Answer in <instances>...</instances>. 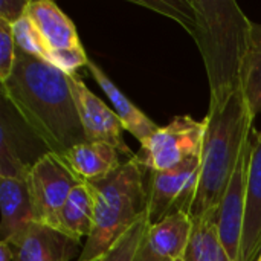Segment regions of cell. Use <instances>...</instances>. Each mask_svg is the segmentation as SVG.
Instances as JSON below:
<instances>
[{"label":"cell","instance_id":"5bb4252c","mask_svg":"<svg viewBox=\"0 0 261 261\" xmlns=\"http://www.w3.org/2000/svg\"><path fill=\"white\" fill-rule=\"evenodd\" d=\"M119 151L106 142H83L72 147L61 159L81 182H99L121 165Z\"/></svg>","mask_w":261,"mask_h":261},{"label":"cell","instance_id":"ffe728a7","mask_svg":"<svg viewBox=\"0 0 261 261\" xmlns=\"http://www.w3.org/2000/svg\"><path fill=\"white\" fill-rule=\"evenodd\" d=\"M139 6L153 9L158 14H162L174 21H177L188 34H191L194 23H196V14H194V8H193V2L188 0H154V2H133Z\"/></svg>","mask_w":261,"mask_h":261},{"label":"cell","instance_id":"277c9868","mask_svg":"<svg viewBox=\"0 0 261 261\" xmlns=\"http://www.w3.org/2000/svg\"><path fill=\"white\" fill-rule=\"evenodd\" d=\"M206 122L190 115L174 116L165 127H159L136 153L141 165L148 171H167L196 158H202Z\"/></svg>","mask_w":261,"mask_h":261},{"label":"cell","instance_id":"cb8c5ba5","mask_svg":"<svg viewBox=\"0 0 261 261\" xmlns=\"http://www.w3.org/2000/svg\"><path fill=\"white\" fill-rule=\"evenodd\" d=\"M29 0H2L0 2V20L8 21L9 24L15 23L26 14Z\"/></svg>","mask_w":261,"mask_h":261},{"label":"cell","instance_id":"d4e9b609","mask_svg":"<svg viewBox=\"0 0 261 261\" xmlns=\"http://www.w3.org/2000/svg\"><path fill=\"white\" fill-rule=\"evenodd\" d=\"M257 261H261V251L260 254H258V257H257Z\"/></svg>","mask_w":261,"mask_h":261},{"label":"cell","instance_id":"30bf717a","mask_svg":"<svg viewBox=\"0 0 261 261\" xmlns=\"http://www.w3.org/2000/svg\"><path fill=\"white\" fill-rule=\"evenodd\" d=\"M12 261H70L80 242L41 223H31L11 242Z\"/></svg>","mask_w":261,"mask_h":261},{"label":"cell","instance_id":"2e32d148","mask_svg":"<svg viewBox=\"0 0 261 261\" xmlns=\"http://www.w3.org/2000/svg\"><path fill=\"white\" fill-rule=\"evenodd\" d=\"M95 220V196L87 182H78L61 211L60 216V232L76 240H81L92 234Z\"/></svg>","mask_w":261,"mask_h":261},{"label":"cell","instance_id":"e0dca14e","mask_svg":"<svg viewBox=\"0 0 261 261\" xmlns=\"http://www.w3.org/2000/svg\"><path fill=\"white\" fill-rule=\"evenodd\" d=\"M193 231L184 261H234L225 249L216 219H191Z\"/></svg>","mask_w":261,"mask_h":261},{"label":"cell","instance_id":"603a6c76","mask_svg":"<svg viewBox=\"0 0 261 261\" xmlns=\"http://www.w3.org/2000/svg\"><path fill=\"white\" fill-rule=\"evenodd\" d=\"M246 93H248L251 110H252L254 116L257 118L258 115H261V46L257 50L254 63H252Z\"/></svg>","mask_w":261,"mask_h":261},{"label":"cell","instance_id":"ac0fdd59","mask_svg":"<svg viewBox=\"0 0 261 261\" xmlns=\"http://www.w3.org/2000/svg\"><path fill=\"white\" fill-rule=\"evenodd\" d=\"M147 213L113 245V248L104 255L87 261H136L138 251L141 248L142 239L148 229Z\"/></svg>","mask_w":261,"mask_h":261},{"label":"cell","instance_id":"4fadbf2b","mask_svg":"<svg viewBox=\"0 0 261 261\" xmlns=\"http://www.w3.org/2000/svg\"><path fill=\"white\" fill-rule=\"evenodd\" d=\"M261 251V132L255 133L252 142L249 174H248V202L242 240V261H257Z\"/></svg>","mask_w":261,"mask_h":261},{"label":"cell","instance_id":"52a82bcc","mask_svg":"<svg viewBox=\"0 0 261 261\" xmlns=\"http://www.w3.org/2000/svg\"><path fill=\"white\" fill-rule=\"evenodd\" d=\"M251 151L252 141L248 139L242 148L237 165L228 182L216 216V225L220 240L234 261H242V240L248 202V174Z\"/></svg>","mask_w":261,"mask_h":261},{"label":"cell","instance_id":"ba28073f","mask_svg":"<svg viewBox=\"0 0 261 261\" xmlns=\"http://www.w3.org/2000/svg\"><path fill=\"white\" fill-rule=\"evenodd\" d=\"M67 80L86 135V141L106 142L115 147L128 159L135 158V153L124 141V127L115 110H112L101 98H98L78 76V73L67 75Z\"/></svg>","mask_w":261,"mask_h":261},{"label":"cell","instance_id":"44dd1931","mask_svg":"<svg viewBox=\"0 0 261 261\" xmlns=\"http://www.w3.org/2000/svg\"><path fill=\"white\" fill-rule=\"evenodd\" d=\"M50 66L63 72L64 75H73L80 67H86L89 64V57L86 55L84 47L76 49H60V50H49L46 60Z\"/></svg>","mask_w":261,"mask_h":261},{"label":"cell","instance_id":"5b68a950","mask_svg":"<svg viewBox=\"0 0 261 261\" xmlns=\"http://www.w3.org/2000/svg\"><path fill=\"white\" fill-rule=\"evenodd\" d=\"M78 182L80 179L60 156L46 151L37 158L28 171V188L35 222L60 231L61 211Z\"/></svg>","mask_w":261,"mask_h":261},{"label":"cell","instance_id":"3957f363","mask_svg":"<svg viewBox=\"0 0 261 261\" xmlns=\"http://www.w3.org/2000/svg\"><path fill=\"white\" fill-rule=\"evenodd\" d=\"M145 168L136 154L109 177L99 182H87L95 196L93 229L86 240L78 260L98 258L147 213Z\"/></svg>","mask_w":261,"mask_h":261},{"label":"cell","instance_id":"d6986e66","mask_svg":"<svg viewBox=\"0 0 261 261\" xmlns=\"http://www.w3.org/2000/svg\"><path fill=\"white\" fill-rule=\"evenodd\" d=\"M11 28H12L15 46L20 52L31 55L34 58L43 60V61L46 60L49 49H47L41 34L38 32L37 26L26 14L21 18H18L15 23H12Z\"/></svg>","mask_w":261,"mask_h":261},{"label":"cell","instance_id":"7402d4cb","mask_svg":"<svg viewBox=\"0 0 261 261\" xmlns=\"http://www.w3.org/2000/svg\"><path fill=\"white\" fill-rule=\"evenodd\" d=\"M17 50L11 24L0 20V83L9 80L17 61Z\"/></svg>","mask_w":261,"mask_h":261},{"label":"cell","instance_id":"7c38bea8","mask_svg":"<svg viewBox=\"0 0 261 261\" xmlns=\"http://www.w3.org/2000/svg\"><path fill=\"white\" fill-rule=\"evenodd\" d=\"M26 15L34 21L49 50L83 47L73 21L50 0H29Z\"/></svg>","mask_w":261,"mask_h":261},{"label":"cell","instance_id":"9c48e42d","mask_svg":"<svg viewBox=\"0 0 261 261\" xmlns=\"http://www.w3.org/2000/svg\"><path fill=\"white\" fill-rule=\"evenodd\" d=\"M193 231L188 213L179 211L159 223L148 225L136 261H179L184 258Z\"/></svg>","mask_w":261,"mask_h":261},{"label":"cell","instance_id":"9a60e30c","mask_svg":"<svg viewBox=\"0 0 261 261\" xmlns=\"http://www.w3.org/2000/svg\"><path fill=\"white\" fill-rule=\"evenodd\" d=\"M86 67H87L89 73L93 76V80L96 81V84L102 89V92L110 99L115 113L118 115V118L122 122L124 130H127L130 135H133L139 141V144H144L159 128V125L153 119H150L139 107H136L118 89V86H115V83L104 73V70L96 63L89 61V64Z\"/></svg>","mask_w":261,"mask_h":261},{"label":"cell","instance_id":"6da1fadb","mask_svg":"<svg viewBox=\"0 0 261 261\" xmlns=\"http://www.w3.org/2000/svg\"><path fill=\"white\" fill-rule=\"evenodd\" d=\"M191 37L210 83V107L199 187L191 219H216L242 148L252 135L254 113L246 87L261 46L260 29L232 0H191Z\"/></svg>","mask_w":261,"mask_h":261},{"label":"cell","instance_id":"484cf974","mask_svg":"<svg viewBox=\"0 0 261 261\" xmlns=\"http://www.w3.org/2000/svg\"><path fill=\"white\" fill-rule=\"evenodd\" d=\"M179 261H184V258H182V260H179Z\"/></svg>","mask_w":261,"mask_h":261},{"label":"cell","instance_id":"8fae6325","mask_svg":"<svg viewBox=\"0 0 261 261\" xmlns=\"http://www.w3.org/2000/svg\"><path fill=\"white\" fill-rule=\"evenodd\" d=\"M0 242H11L35 222L28 174L0 176Z\"/></svg>","mask_w":261,"mask_h":261},{"label":"cell","instance_id":"8992f818","mask_svg":"<svg viewBox=\"0 0 261 261\" xmlns=\"http://www.w3.org/2000/svg\"><path fill=\"white\" fill-rule=\"evenodd\" d=\"M200 170L202 158H196L173 170L150 171L147 185V217L150 225L159 223L179 211L191 213Z\"/></svg>","mask_w":261,"mask_h":261},{"label":"cell","instance_id":"7a4b0ae2","mask_svg":"<svg viewBox=\"0 0 261 261\" xmlns=\"http://www.w3.org/2000/svg\"><path fill=\"white\" fill-rule=\"evenodd\" d=\"M2 96L49 153L63 158L86 142L67 75L49 63L17 50V61Z\"/></svg>","mask_w":261,"mask_h":261}]
</instances>
